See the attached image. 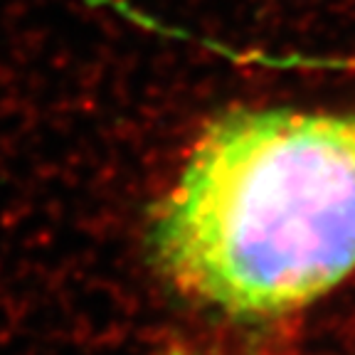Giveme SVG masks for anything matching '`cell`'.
<instances>
[{"mask_svg":"<svg viewBox=\"0 0 355 355\" xmlns=\"http://www.w3.org/2000/svg\"><path fill=\"white\" fill-rule=\"evenodd\" d=\"M161 277L232 318L301 311L355 272V114L212 119L150 217Z\"/></svg>","mask_w":355,"mask_h":355,"instance_id":"obj_1","label":"cell"},{"mask_svg":"<svg viewBox=\"0 0 355 355\" xmlns=\"http://www.w3.org/2000/svg\"><path fill=\"white\" fill-rule=\"evenodd\" d=\"M168 355H190V353H183V350H175V353H168Z\"/></svg>","mask_w":355,"mask_h":355,"instance_id":"obj_2","label":"cell"}]
</instances>
